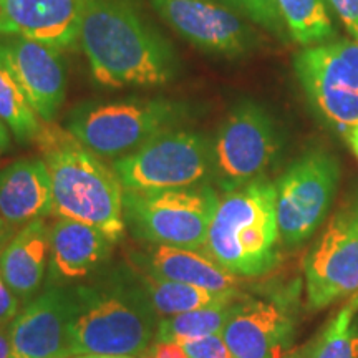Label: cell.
<instances>
[{"label":"cell","mask_w":358,"mask_h":358,"mask_svg":"<svg viewBox=\"0 0 358 358\" xmlns=\"http://www.w3.org/2000/svg\"><path fill=\"white\" fill-rule=\"evenodd\" d=\"M78 45L101 87H161L178 77L176 50L145 15L140 0H88Z\"/></svg>","instance_id":"cell-1"},{"label":"cell","mask_w":358,"mask_h":358,"mask_svg":"<svg viewBox=\"0 0 358 358\" xmlns=\"http://www.w3.org/2000/svg\"><path fill=\"white\" fill-rule=\"evenodd\" d=\"M69 350L75 355L140 358L156 340L159 315L141 272L127 264L103 267L90 284L75 285Z\"/></svg>","instance_id":"cell-2"},{"label":"cell","mask_w":358,"mask_h":358,"mask_svg":"<svg viewBox=\"0 0 358 358\" xmlns=\"http://www.w3.org/2000/svg\"><path fill=\"white\" fill-rule=\"evenodd\" d=\"M52 181V214L90 224L111 243L124 234V189L106 166L69 129L43 123L37 140Z\"/></svg>","instance_id":"cell-3"},{"label":"cell","mask_w":358,"mask_h":358,"mask_svg":"<svg viewBox=\"0 0 358 358\" xmlns=\"http://www.w3.org/2000/svg\"><path fill=\"white\" fill-rule=\"evenodd\" d=\"M275 196L266 176L219 196L204 252L237 277L271 272L279 262Z\"/></svg>","instance_id":"cell-4"},{"label":"cell","mask_w":358,"mask_h":358,"mask_svg":"<svg viewBox=\"0 0 358 358\" xmlns=\"http://www.w3.org/2000/svg\"><path fill=\"white\" fill-rule=\"evenodd\" d=\"M187 106L169 98H122L78 103L65 128L98 158L120 159L164 129L185 122Z\"/></svg>","instance_id":"cell-5"},{"label":"cell","mask_w":358,"mask_h":358,"mask_svg":"<svg viewBox=\"0 0 358 358\" xmlns=\"http://www.w3.org/2000/svg\"><path fill=\"white\" fill-rule=\"evenodd\" d=\"M219 194L211 185L161 191H124V224L153 245L204 249Z\"/></svg>","instance_id":"cell-6"},{"label":"cell","mask_w":358,"mask_h":358,"mask_svg":"<svg viewBox=\"0 0 358 358\" xmlns=\"http://www.w3.org/2000/svg\"><path fill=\"white\" fill-rule=\"evenodd\" d=\"M124 191H161L213 181L211 140L185 128L164 129L133 153L113 161Z\"/></svg>","instance_id":"cell-7"},{"label":"cell","mask_w":358,"mask_h":358,"mask_svg":"<svg viewBox=\"0 0 358 358\" xmlns=\"http://www.w3.org/2000/svg\"><path fill=\"white\" fill-rule=\"evenodd\" d=\"M303 92L324 122L343 136L358 127V42L307 47L294 60Z\"/></svg>","instance_id":"cell-8"},{"label":"cell","mask_w":358,"mask_h":358,"mask_svg":"<svg viewBox=\"0 0 358 358\" xmlns=\"http://www.w3.org/2000/svg\"><path fill=\"white\" fill-rule=\"evenodd\" d=\"M280 150L274 120L257 103L244 101L226 116L211 141L213 181L224 192L262 178Z\"/></svg>","instance_id":"cell-9"},{"label":"cell","mask_w":358,"mask_h":358,"mask_svg":"<svg viewBox=\"0 0 358 358\" xmlns=\"http://www.w3.org/2000/svg\"><path fill=\"white\" fill-rule=\"evenodd\" d=\"M338 178L340 168L334 156L310 151L277 179V226L284 245L297 248L315 232L332 204Z\"/></svg>","instance_id":"cell-10"},{"label":"cell","mask_w":358,"mask_h":358,"mask_svg":"<svg viewBox=\"0 0 358 358\" xmlns=\"http://www.w3.org/2000/svg\"><path fill=\"white\" fill-rule=\"evenodd\" d=\"M303 272L313 310L358 292V194L330 217L308 250Z\"/></svg>","instance_id":"cell-11"},{"label":"cell","mask_w":358,"mask_h":358,"mask_svg":"<svg viewBox=\"0 0 358 358\" xmlns=\"http://www.w3.org/2000/svg\"><path fill=\"white\" fill-rule=\"evenodd\" d=\"M164 24L208 53L237 57L256 43V34L239 13L216 0H150Z\"/></svg>","instance_id":"cell-12"},{"label":"cell","mask_w":358,"mask_h":358,"mask_svg":"<svg viewBox=\"0 0 358 358\" xmlns=\"http://www.w3.org/2000/svg\"><path fill=\"white\" fill-rule=\"evenodd\" d=\"M75 285L45 287L10 324L12 358H69Z\"/></svg>","instance_id":"cell-13"},{"label":"cell","mask_w":358,"mask_h":358,"mask_svg":"<svg viewBox=\"0 0 358 358\" xmlns=\"http://www.w3.org/2000/svg\"><path fill=\"white\" fill-rule=\"evenodd\" d=\"M0 52L15 71L38 118L52 123L66 93V69L60 50L40 40L3 35Z\"/></svg>","instance_id":"cell-14"},{"label":"cell","mask_w":358,"mask_h":358,"mask_svg":"<svg viewBox=\"0 0 358 358\" xmlns=\"http://www.w3.org/2000/svg\"><path fill=\"white\" fill-rule=\"evenodd\" d=\"M221 334L234 358H285L292 343V317L275 301L239 299Z\"/></svg>","instance_id":"cell-15"},{"label":"cell","mask_w":358,"mask_h":358,"mask_svg":"<svg viewBox=\"0 0 358 358\" xmlns=\"http://www.w3.org/2000/svg\"><path fill=\"white\" fill-rule=\"evenodd\" d=\"M115 243L100 229L69 217L50 226V261L47 287L71 285L96 275L110 261Z\"/></svg>","instance_id":"cell-16"},{"label":"cell","mask_w":358,"mask_h":358,"mask_svg":"<svg viewBox=\"0 0 358 358\" xmlns=\"http://www.w3.org/2000/svg\"><path fill=\"white\" fill-rule=\"evenodd\" d=\"M88 0H6L0 37H20L50 43L58 50L78 43V30Z\"/></svg>","instance_id":"cell-17"},{"label":"cell","mask_w":358,"mask_h":358,"mask_svg":"<svg viewBox=\"0 0 358 358\" xmlns=\"http://www.w3.org/2000/svg\"><path fill=\"white\" fill-rule=\"evenodd\" d=\"M52 181L43 159H20L0 171V221L8 229L52 214Z\"/></svg>","instance_id":"cell-18"},{"label":"cell","mask_w":358,"mask_h":358,"mask_svg":"<svg viewBox=\"0 0 358 358\" xmlns=\"http://www.w3.org/2000/svg\"><path fill=\"white\" fill-rule=\"evenodd\" d=\"M133 262L143 274L156 279L182 282L213 292L239 290V277L196 249L150 244L146 250L134 254Z\"/></svg>","instance_id":"cell-19"},{"label":"cell","mask_w":358,"mask_h":358,"mask_svg":"<svg viewBox=\"0 0 358 358\" xmlns=\"http://www.w3.org/2000/svg\"><path fill=\"white\" fill-rule=\"evenodd\" d=\"M50 261V227L45 219L27 224L0 252V274L12 292L27 306L42 292Z\"/></svg>","instance_id":"cell-20"},{"label":"cell","mask_w":358,"mask_h":358,"mask_svg":"<svg viewBox=\"0 0 358 358\" xmlns=\"http://www.w3.org/2000/svg\"><path fill=\"white\" fill-rule=\"evenodd\" d=\"M141 277L155 310L158 312L159 317H173L179 313L199 310V308L226 306V303H232L241 299L239 290L213 292V290L182 284V282L156 279V277L143 274V272Z\"/></svg>","instance_id":"cell-21"},{"label":"cell","mask_w":358,"mask_h":358,"mask_svg":"<svg viewBox=\"0 0 358 358\" xmlns=\"http://www.w3.org/2000/svg\"><path fill=\"white\" fill-rule=\"evenodd\" d=\"M0 120L7 124L13 138L22 145L37 140L43 124L2 52H0Z\"/></svg>","instance_id":"cell-22"},{"label":"cell","mask_w":358,"mask_h":358,"mask_svg":"<svg viewBox=\"0 0 358 358\" xmlns=\"http://www.w3.org/2000/svg\"><path fill=\"white\" fill-rule=\"evenodd\" d=\"M277 7L290 37L303 47L334 42L337 37L324 0H277Z\"/></svg>","instance_id":"cell-23"},{"label":"cell","mask_w":358,"mask_h":358,"mask_svg":"<svg viewBox=\"0 0 358 358\" xmlns=\"http://www.w3.org/2000/svg\"><path fill=\"white\" fill-rule=\"evenodd\" d=\"M236 303L237 301L226 303V306L199 308V310L179 313V315L159 320L156 340L181 343L186 340L208 337V335L222 332Z\"/></svg>","instance_id":"cell-24"},{"label":"cell","mask_w":358,"mask_h":358,"mask_svg":"<svg viewBox=\"0 0 358 358\" xmlns=\"http://www.w3.org/2000/svg\"><path fill=\"white\" fill-rule=\"evenodd\" d=\"M313 358H358V294L340 307L313 340Z\"/></svg>","instance_id":"cell-25"},{"label":"cell","mask_w":358,"mask_h":358,"mask_svg":"<svg viewBox=\"0 0 358 358\" xmlns=\"http://www.w3.org/2000/svg\"><path fill=\"white\" fill-rule=\"evenodd\" d=\"M216 2L248 17L254 24L264 27L271 34L280 35V37L284 35L285 25L277 7V0H216Z\"/></svg>","instance_id":"cell-26"},{"label":"cell","mask_w":358,"mask_h":358,"mask_svg":"<svg viewBox=\"0 0 358 358\" xmlns=\"http://www.w3.org/2000/svg\"><path fill=\"white\" fill-rule=\"evenodd\" d=\"M187 358H234L226 345L222 334H213L208 337L192 338L181 342Z\"/></svg>","instance_id":"cell-27"},{"label":"cell","mask_w":358,"mask_h":358,"mask_svg":"<svg viewBox=\"0 0 358 358\" xmlns=\"http://www.w3.org/2000/svg\"><path fill=\"white\" fill-rule=\"evenodd\" d=\"M22 310V302L17 299V295L12 292L3 280L2 274H0V329L2 327H8L15 320Z\"/></svg>","instance_id":"cell-28"},{"label":"cell","mask_w":358,"mask_h":358,"mask_svg":"<svg viewBox=\"0 0 358 358\" xmlns=\"http://www.w3.org/2000/svg\"><path fill=\"white\" fill-rule=\"evenodd\" d=\"M329 2L345 24L352 37L358 40V0H329Z\"/></svg>","instance_id":"cell-29"},{"label":"cell","mask_w":358,"mask_h":358,"mask_svg":"<svg viewBox=\"0 0 358 358\" xmlns=\"http://www.w3.org/2000/svg\"><path fill=\"white\" fill-rule=\"evenodd\" d=\"M140 358H187V355L181 343L155 340Z\"/></svg>","instance_id":"cell-30"},{"label":"cell","mask_w":358,"mask_h":358,"mask_svg":"<svg viewBox=\"0 0 358 358\" xmlns=\"http://www.w3.org/2000/svg\"><path fill=\"white\" fill-rule=\"evenodd\" d=\"M0 358H12L10 325L0 329Z\"/></svg>","instance_id":"cell-31"},{"label":"cell","mask_w":358,"mask_h":358,"mask_svg":"<svg viewBox=\"0 0 358 358\" xmlns=\"http://www.w3.org/2000/svg\"><path fill=\"white\" fill-rule=\"evenodd\" d=\"M10 134H12L10 129H8L7 124L0 120V153H2V151L10 150V145H12Z\"/></svg>","instance_id":"cell-32"},{"label":"cell","mask_w":358,"mask_h":358,"mask_svg":"<svg viewBox=\"0 0 358 358\" xmlns=\"http://www.w3.org/2000/svg\"><path fill=\"white\" fill-rule=\"evenodd\" d=\"M285 358H313V342L307 343L306 347L299 348V350L290 352Z\"/></svg>","instance_id":"cell-33"},{"label":"cell","mask_w":358,"mask_h":358,"mask_svg":"<svg viewBox=\"0 0 358 358\" xmlns=\"http://www.w3.org/2000/svg\"><path fill=\"white\" fill-rule=\"evenodd\" d=\"M345 138H347L348 145L352 146L353 153H355L357 158H358V127L350 129V131H348V133L345 134Z\"/></svg>","instance_id":"cell-34"},{"label":"cell","mask_w":358,"mask_h":358,"mask_svg":"<svg viewBox=\"0 0 358 358\" xmlns=\"http://www.w3.org/2000/svg\"><path fill=\"white\" fill-rule=\"evenodd\" d=\"M8 232H10V229H8L6 224L0 221V252H2V249L6 248V239H7Z\"/></svg>","instance_id":"cell-35"},{"label":"cell","mask_w":358,"mask_h":358,"mask_svg":"<svg viewBox=\"0 0 358 358\" xmlns=\"http://www.w3.org/2000/svg\"><path fill=\"white\" fill-rule=\"evenodd\" d=\"M69 358H138V357H113V355H75Z\"/></svg>","instance_id":"cell-36"},{"label":"cell","mask_w":358,"mask_h":358,"mask_svg":"<svg viewBox=\"0 0 358 358\" xmlns=\"http://www.w3.org/2000/svg\"><path fill=\"white\" fill-rule=\"evenodd\" d=\"M3 2H6V0H0V24H2V17H3Z\"/></svg>","instance_id":"cell-37"}]
</instances>
